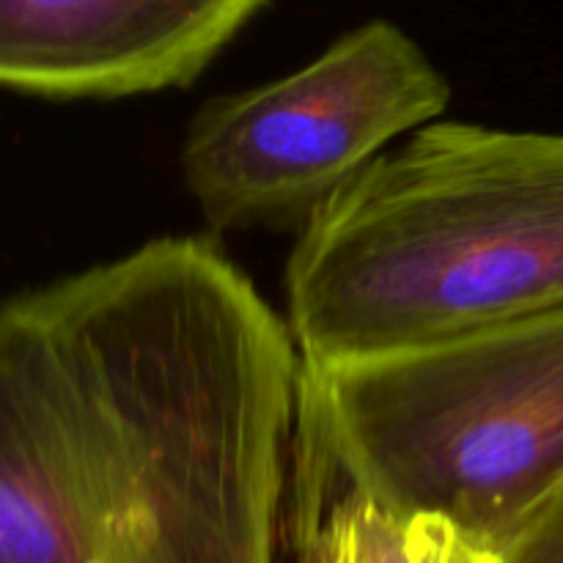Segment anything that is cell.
<instances>
[{
    "label": "cell",
    "mask_w": 563,
    "mask_h": 563,
    "mask_svg": "<svg viewBox=\"0 0 563 563\" xmlns=\"http://www.w3.org/2000/svg\"><path fill=\"white\" fill-rule=\"evenodd\" d=\"M495 555L498 563H563V489Z\"/></svg>",
    "instance_id": "cell-8"
},
{
    "label": "cell",
    "mask_w": 563,
    "mask_h": 563,
    "mask_svg": "<svg viewBox=\"0 0 563 563\" xmlns=\"http://www.w3.org/2000/svg\"><path fill=\"white\" fill-rule=\"evenodd\" d=\"M563 311V132L427 124L306 218L286 267L302 366Z\"/></svg>",
    "instance_id": "cell-2"
},
{
    "label": "cell",
    "mask_w": 563,
    "mask_h": 563,
    "mask_svg": "<svg viewBox=\"0 0 563 563\" xmlns=\"http://www.w3.org/2000/svg\"><path fill=\"white\" fill-rule=\"evenodd\" d=\"M302 563H412L410 517L352 495L330 500L317 528H308Z\"/></svg>",
    "instance_id": "cell-6"
},
{
    "label": "cell",
    "mask_w": 563,
    "mask_h": 563,
    "mask_svg": "<svg viewBox=\"0 0 563 563\" xmlns=\"http://www.w3.org/2000/svg\"><path fill=\"white\" fill-rule=\"evenodd\" d=\"M449 102V80L410 33L363 22L291 75L203 104L181 170L214 229L308 218Z\"/></svg>",
    "instance_id": "cell-4"
},
{
    "label": "cell",
    "mask_w": 563,
    "mask_h": 563,
    "mask_svg": "<svg viewBox=\"0 0 563 563\" xmlns=\"http://www.w3.org/2000/svg\"><path fill=\"white\" fill-rule=\"evenodd\" d=\"M269 0H0V88L132 97L196 80Z\"/></svg>",
    "instance_id": "cell-5"
},
{
    "label": "cell",
    "mask_w": 563,
    "mask_h": 563,
    "mask_svg": "<svg viewBox=\"0 0 563 563\" xmlns=\"http://www.w3.org/2000/svg\"><path fill=\"white\" fill-rule=\"evenodd\" d=\"M297 379L207 242L0 300V563H275Z\"/></svg>",
    "instance_id": "cell-1"
},
{
    "label": "cell",
    "mask_w": 563,
    "mask_h": 563,
    "mask_svg": "<svg viewBox=\"0 0 563 563\" xmlns=\"http://www.w3.org/2000/svg\"><path fill=\"white\" fill-rule=\"evenodd\" d=\"M308 460L399 517L498 553L563 489V311L335 366H302Z\"/></svg>",
    "instance_id": "cell-3"
},
{
    "label": "cell",
    "mask_w": 563,
    "mask_h": 563,
    "mask_svg": "<svg viewBox=\"0 0 563 563\" xmlns=\"http://www.w3.org/2000/svg\"><path fill=\"white\" fill-rule=\"evenodd\" d=\"M412 563H498V555L438 517H410Z\"/></svg>",
    "instance_id": "cell-7"
}]
</instances>
